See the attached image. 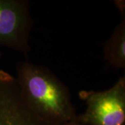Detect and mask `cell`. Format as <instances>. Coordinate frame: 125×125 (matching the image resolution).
Returning <instances> with one entry per match:
<instances>
[{"mask_svg":"<svg viewBox=\"0 0 125 125\" xmlns=\"http://www.w3.org/2000/svg\"><path fill=\"white\" fill-rule=\"evenodd\" d=\"M1 51H0V58H1Z\"/></svg>","mask_w":125,"mask_h":125,"instance_id":"cell-7","label":"cell"},{"mask_svg":"<svg viewBox=\"0 0 125 125\" xmlns=\"http://www.w3.org/2000/svg\"><path fill=\"white\" fill-rule=\"evenodd\" d=\"M16 72L22 98L38 116L61 125L77 116L69 88L47 67L23 61L18 63Z\"/></svg>","mask_w":125,"mask_h":125,"instance_id":"cell-1","label":"cell"},{"mask_svg":"<svg viewBox=\"0 0 125 125\" xmlns=\"http://www.w3.org/2000/svg\"><path fill=\"white\" fill-rule=\"evenodd\" d=\"M105 60L112 67L125 68V18L114 29L104 47Z\"/></svg>","mask_w":125,"mask_h":125,"instance_id":"cell-5","label":"cell"},{"mask_svg":"<svg viewBox=\"0 0 125 125\" xmlns=\"http://www.w3.org/2000/svg\"><path fill=\"white\" fill-rule=\"evenodd\" d=\"M86 104L83 113L77 115L81 125H125V77H120L109 89L79 93Z\"/></svg>","mask_w":125,"mask_h":125,"instance_id":"cell-2","label":"cell"},{"mask_svg":"<svg viewBox=\"0 0 125 125\" xmlns=\"http://www.w3.org/2000/svg\"><path fill=\"white\" fill-rule=\"evenodd\" d=\"M66 125H81L79 122V121L77 120V116L74 118V119H73L71 122H70L68 124H67Z\"/></svg>","mask_w":125,"mask_h":125,"instance_id":"cell-6","label":"cell"},{"mask_svg":"<svg viewBox=\"0 0 125 125\" xmlns=\"http://www.w3.org/2000/svg\"><path fill=\"white\" fill-rule=\"evenodd\" d=\"M33 20L28 0H0V45L27 55Z\"/></svg>","mask_w":125,"mask_h":125,"instance_id":"cell-3","label":"cell"},{"mask_svg":"<svg viewBox=\"0 0 125 125\" xmlns=\"http://www.w3.org/2000/svg\"><path fill=\"white\" fill-rule=\"evenodd\" d=\"M0 125H61L38 116L22 98L16 79L3 73L0 74Z\"/></svg>","mask_w":125,"mask_h":125,"instance_id":"cell-4","label":"cell"}]
</instances>
